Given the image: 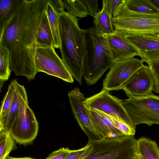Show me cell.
<instances>
[{
  "label": "cell",
  "mask_w": 159,
  "mask_h": 159,
  "mask_svg": "<svg viewBox=\"0 0 159 159\" xmlns=\"http://www.w3.org/2000/svg\"><path fill=\"white\" fill-rule=\"evenodd\" d=\"M48 0H23L0 31V46L8 52L10 68L29 81L37 73L35 56L41 22L47 15Z\"/></svg>",
  "instance_id": "obj_1"
},
{
  "label": "cell",
  "mask_w": 159,
  "mask_h": 159,
  "mask_svg": "<svg viewBox=\"0 0 159 159\" xmlns=\"http://www.w3.org/2000/svg\"><path fill=\"white\" fill-rule=\"evenodd\" d=\"M79 19L68 12L59 14L62 60L73 79L82 85L85 54V30L80 28Z\"/></svg>",
  "instance_id": "obj_2"
},
{
  "label": "cell",
  "mask_w": 159,
  "mask_h": 159,
  "mask_svg": "<svg viewBox=\"0 0 159 159\" xmlns=\"http://www.w3.org/2000/svg\"><path fill=\"white\" fill-rule=\"evenodd\" d=\"M85 54L83 77L88 86L95 84L114 61L107 35L94 27L84 30Z\"/></svg>",
  "instance_id": "obj_3"
},
{
  "label": "cell",
  "mask_w": 159,
  "mask_h": 159,
  "mask_svg": "<svg viewBox=\"0 0 159 159\" xmlns=\"http://www.w3.org/2000/svg\"><path fill=\"white\" fill-rule=\"evenodd\" d=\"M115 32L122 35L159 34V14L130 11L124 5L112 19Z\"/></svg>",
  "instance_id": "obj_4"
},
{
  "label": "cell",
  "mask_w": 159,
  "mask_h": 159,
  "mask_svg": "<svg viewBox=\"0 0 159 159\" xmlns=\"http://www.w3.org/2000/svg\"><path fill=\"white\" fill-rule=\"evenodd\" d=\"M90 139L92 149L83 159H132L136 152L137 140L134 136Z\"/></svg>",
  "instance_id": "obj_5"
},
{
  "label": "cell",
  "mask_w": 159,
  "mask_h": 159,
  "mask_svg": "<svg viewBox=\"0 0 159 159\" xmlns=\"http://www.w3.org/2000/svg\"><path fill=\"white\" fill-rule=\"evenodd\" d=\"M122 103L132 123L136 125H159V96L152 93L143 97H129Z\"/></svg>",
  "instance_id": "obj_6"
},
{
  "label": "cell",
  "mask_w": 159,
  "mask_h": 159,
  "mask_svg": "<svg viewBox=\"0 0 159 159\" xmlns=\"http://www.w3.org/2000/svg\"><path fill=\"white\" fill-rule=\"evenodd\" d=\"M54 48L53 47L37 45L35 56L37 73L43 72L67 82L73 83L72 75Z\"/></svg>",
  "instance_id": "obj_7"
},
{
  "label": "cell",
  "mask_w": 159,
  "mask_h": 159,
  "mask_svg": "<svg viewBox=\"0 0 159 159\" xmlns=\"http://www.w3.org/2000/svg\"><path fill=\"white\" fill-rule=\"evenodd\" d=\"M84 103L89 109L97 110L119 118L136 129L122 105V100L112 96L109 91L102 89L99 93L85 98Z\"/></svg>",
  "instance_id": "obj_8"
},
{
  "label": "cell",
  "mask_w": 159,
  "mask_h": 159,
  "mask_svg": "<svg viewBox=\"0 0 159 159\" xmlns=\"http://www.w3.org/2000/svg\"><path fill=\"white\" fill-rule=\"evenodd\" d=\"M134 57L114 61L103 80L102 89L109 91L122 89L123 84L139 69L145 65Z\"/></svg>",
  "instance_id": "obj_9"
},
{
  "label": "cell",
  "mask_w": 159,
  "mask_h": 159,
  "mask_svg": "<svg viewBox=\"0 0 159 159\" xmlns=\"http://www.w3.org/2000/svg\"><path fill=\"white\" fill-rule=\"evenodd\" d=\"M70 103L74 117L79 126L89 139L98 140L103 139L96 129L88 108L84 105V95L78 88H74L68 93Z\"/></svg>",
  "instance_id": "obj_10"
},
{
  "label": "cell",
  "mask_w": 159,
  "mask_h": 159,
  "mask_svg": "<svg viewBox=\"0 0 159 159\" xmlns=\"http://www.w3.org/2000/svg\"><path fill=\"white\" fill-rule=\"evenodd\" d=\"M38 130L39 123L33 111L29 107L24 115L13 121L9 131L16 143L25 145L33 142Z\"/></svg>",
  "instance_id": "obj_11"
},
{
  "label": "cell",
  "mask_w": 159,
  "mask_h": 159,
  "mask_svg": "<svg viewBox=\"0 0 159 159\" xmlns=\"http://www.w3.org/2000/svg\"><path fill=\"white\" fill-rule=\"evenodd\" d=\"M154 86L151 73L148 66L145 65L130 77L123 84L122 89L128 98L143 97L152 93Z\"/></svg>",
  "instance_id": "obj_12"
},
{
  "label": "cell",
  "mask_w": 159,
  "mask_h": 159,
  "mask_svg": "<svg viewBox=\"0 0 159 159\" xmlns=\"http://www.w3.org/2000/svg\"><path fill=\"white\" fill-rule=\"evenodd\" d=\"M122 36L135 48L144 62L159 60V34Z\"/></svg>",
  "instance_id": "obj_13"
},
{
  "label": "cell",
  "mask_w": 159,
  "mask_h": 159,
  "mask_svg": "<svg viewBox=\"0 0 159 159\" xmlns=\"http://www.w3.org/2000/svg\"><path fill=\"white\" fill-rule=\"evenodd\" d=\"M28 107L25 89L17 81L12 105L3 123L0 125V131H9L13 121L24 115Z\"/></svg>",
  "instance_id": "obj_14"
},
{
  "label": "cell",
  "mask_w": 159,
  "mask_h": 159,
  "mask_svg": "<svg viewBox=\"0 0 159 159\" xmlns=\"http://www.w3.org/2000/svg\"><path fill=\"white\" fill-rule=\"evenodd\" d=\"M109 47L114 61L139 56L135 48L123 36L115 32L107 35Z\"/></svg>",
  "instance_id": "obj_15"
},
{
  "label": "cell",
  "mask_w": 159,
  "mask_h": 159,
  "mask_svg": "<svg viewBox=\"0 0 159 159\" xmlns=\"http://www.w3.org/2000/svg\"><path fill=\"white\" fill-rule=\"evenodd\" d=\"M89 110L93 124L103 139L113 138L125 135L115 126L109 115L97 110Z\"/></svg>",
  "instance_id": "obj_16"
},
{
  "label": "cell",
  "mask_w": 159,
  "mask_h": 159,
  "mask_svg": "<svg viewBox=\"0 0 159 159\" xmlns=\"http://www.w3.org/2000/svg\"><path fill=\"white\" fill-rule=\"evenodd\" d=\"M136 148L143 159H159V147L149 138L143 137L137 140Z\"/></svg>",
  "instance_id": "obj_17"
},
{
  "label": "cell",
  "mask_w": 159,
  "mask_h": 159,
  "mask_svg": "<svg viewBox=\"0 0 159 159\" xmlns=\"http://www.w3.org/2000/svg\"><path fill=\"white\" fill-rule=\"evenodd\" d=\"M93 24L94 27L96 30L104 34L109 35L115 32L112 18L103 2L102 10L98 12L94 17Z\"/></svg>",
  "instance_id": "obj_18"
},
{
  "label": "cell",
  "mask_w": 159,
  "mask_h": 159,
  "mask_svg": "<svg viewBox=\"0 0 159 159\" xmlns=\"http://www.w3.org/2000/svg\"><path fill=\"white\" fill-rule=\"evenodd\" d=\"M124 6L129 10L138 13L159 14V10L150 0H125Z\"/></svg>",
  "instance_id": "obj_19"
},
{
  "label": "cell",
  "mask_w": 159,
  "mask_h": 159,
  "mask_svg": "<svg viewBox=\"0 0 159 159\" xmlns=\"http://www.w3.org/2000/svg\"><path fill=\"white\" fill-rule=\"evenodd\" d=\"M59 14L48 2L47 14L52 35L53 47L54 48L60 49L61 42L59 28Z\"/></svg>",
  "instance_id": "obj_20"
},
{
  "label": "cell",
  "mask_w": 159,
  "mask_h": 159,
  "mask_svg": "<svg viewBox=\"0 0 159 159\" xmlns=\"http://www.w3.org/2000/svg\"><path fill=\"white\" fill-rule=\"evenodd\" d=\"M23 0L0 1V31L11 17Z\"/></svg>",
  "instance_id": "obj_21"
},
{
  "label": "cell",
  "mask_w": 159,
  "mask_h": 159,
  "mask_svg": "<svg viewBox=\"0 0 159 159\" xmlns=\"http://www.w3.org/2000/svg\"><path fill=\"white\" fill-rule=\"evenodd\" d=\"M16 79L13 80L1 102L0 110V125L3 123L12 105L16 89Z\"/></svg>",
  "instance_id": "obj_22"
},
{
  "label": "cell",
  "mask_w": 159,
  "mask_h": 159,
  "mask_svg": "<svg viewBox=\"0 0 159 159\" xmlns=\"http://www.w3.org/2000/svg\"><path fill=\"white\" fill-rule=\"evenodd\" d=\"M37 41V45H38L53 47L52 37L47 14L41 23L38 34Z\"/></svg>",
  "instance_id": "obj_23"
},
{
  "label": "cell",
  "mask_w": 159,
  "mask_h": 159,
  "mask_svg": "<svg viewBox=\"0 0 159 159\" xmlns=\"http://www.w3.org/2000/svg\"><path fill=\"white\" fill-rule=\"evenodd\" d=\"M67 12L75 17L82 18L88 15L84 0H62Z\"/></svg>",
  "instance_id": "obj_24"
},
{
  "label": "cell",
  "mask_w": 159,
  "mask_h": 159,
  "mask_svg": "<svg viewBox=\"0 0 159 159\" xmlns=\"http://www.w3.org/2000/svg\"><path fill=\"white\" fill-rule=\"evenodd\" d=\"M15 141L9 131H0V159H5L17 148Z\"/></svg>",
  "instance_id": "obj_25"
},
{
  "label": "cell",
  "mask_w": 159,
  "mask_h": 159,
  "mask_svg": "<svg viewBox=\"0 0 159 159\" xmlns=\"http://www.w3.org/2000/svg\"><path fill=\"white\" fill-rule=\"evenodd\" d=\"M10 58L8 52L0 46V91L4 82L7 80L11 75Z\"/></svg>",
  "instance_id": "obj_26"
},
{
  "label": "cell",
  "mask_w": 159,
  "mask_h": 159,
  "mask_svg": "<svg viewBox=\"0 0 159 159\" xmlns=\"http://www.w3.org/2000/svg\"><path fill=\"white\" fill-rule=\"evenodd\" d=\"M115 126L124 135L134 136L135 129L125 123L119 118L109 116Z\"/></svg>",
  "instance_id": "obj_27"
},
{
  "label": "cell",
  "mask_w": 159,
  "mask_h": 159,
  "mask_svg": "<svg viewBox=\"0 0 159 159\" xmlns=\"http://www.w3.org/2000/svg\"><path fill=\"white\" fill-rule=\"evenodd\" d=\"M92 148V143L89 139L85 146L80 149L72 150L65 159H83L89 154Z\"/></svg>",
  "instance_id": "obj_28"
},
{
  "label": "cell",
  "mask_w": 159,
  "mask_h": 159,
  "mask_svg": "<svg viewBox=\"0 0 159 159\" xmlns=\"http://www.w3.org/2000/svg\"><path fill=\"white\" fill-rule=\"evenodd\" d=\"M147 64L153 79V91L159 93V60Z\"/></svg>",
  "instance_id": "obj_29"
},
{
  "label": "cell",
  "mask_w": 159,
  "mask_h": 159,
  "mask_svg": "<svg viewBox=\"0 0 159 159\" xmlns=\"http://www.w3.org/2000/svg\"><path fill=\"white\" fill-rule=\"evenodd\" d=\"M125 0H103L107 11L112 18L124 4Z\"/></svg>",
  "instance_id": "obj_30"
},
{
  "label": "cell",
  "mask_w": 159,
  "mask_h": 159,
  "mask_svg": "<svg viewBox=\"0 0 159 159\" xmlns=\"http://www.w3.org/2000/svg\"><path fill=\"white\" fill-rule=\"evenodd\" d=\"M72 150L68 148H61L50 154L46 159H65Z\"/></svg>",
  "instance_id": "obj_31"
},
{
  "label": "cell",
  "mask_w": 159,
  "mask_h": 159,
  "mask_svg": "<svg viewBox=\"0 0 159 159\" xmlns=\"http://www.w3.org/2000/svg\"><path fill=\"white\" fill-rule=\"evenodd\" d=\"M87 9L88 14L94 17L98 10V0H84Z\"/></svg>",
  "instance_id": "obj_32"
},
{
  "label": "cell",
  "mask_w": 159,
  "mask_h": 159,
  "mask_svg": "<svg viewBox=\"0 0 159 159\" xmlns=\"http://www.w3.org/2000/svg\"><path fill=\"white\" fill-rule=\"evenodd\" d=\"M48 1L52 6L54 10L58 14H60L65 11V7L62 0H48Z\"/></svg>",
  "instance_id": "obj_33"
},
{
  "label": "cell",
  "mask_w": 159,
  "mask_h": 159,
  "mask_svg": "<svg viewBox=\"0 0 159 159\" xmlns=\"http://www.w3.org/2000/svg\"><path fill=\"white\" fill-rule=\"evenodd\" d=\"M151 3L159 10V0H150Z\"/></svg>",
  "instance_id": "obj_34"
},
{
  "label": "cell",
  "mask_w": 159,
  "mask_h": 159,
  "mask_svg": "<svg viewBox=\"0 0 159 159\" xmlns=\"http://www.w3.org/2000/svg\"><path fill=\"white\" fill-rule=\"evenodd\" d=\"M5 159H37L35 158H32L30 157H24L21 158H16L8 156H7Z\"/></svg>",
  "instance_id": "obj_35"
},
{
  "label": "cell",
  "mask_w": 159,
  "mask_h": 159,
  "mask_svg": "<svg viewBox=\"0 0 159 159\" xmlns=\"http://www.w3.org/2000/svg\"><path fill=\"white\" fill-rule=\"evenodd\" d=\"M132 159H143L142 157L139 154H138L136 152L133 156Z\"/></svg>",
  "instance_id": "obj_36"
}]
</instances>
